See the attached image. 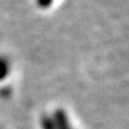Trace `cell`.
I'll list each match as a JSON object with an SVG mask.
<instances>
[{
  "label": "cell",
  "instance_id": "cell-1",
  "mask_svg": "<svg viewBox=\"0 0 129 129\" xmlns=\"http://www.w3.org/2000/svg\"><path fill=\"white\" fill-rule=\"evenodd\" d=\"M53 120L55 124V129H70L68 120H67V117L63 112H56L55 119H53Z\"/></svg>",
  "mask_w": 129,
  "mask_h": 129
},
{
  "label": "cell",
  "instance_id": "cell-2",
  "mask_svg": "<svg viewBox=\"0 0 129 129\" xmlns=\"http://www.w3.org/2000/svg\"><path fill=\"white\" fill-rule=\"evenodd\" d=\"M8 70H9V65H8V61L3 58H0V80L4 79L8 74Z\"/></svg>",
  "mask_w": 129,
  "mask_h": 129
},
{
  "label": "cell",
  "instance_id": "cell-3",
  "mask_svg": "<svg viewBox=\"0 0 129 129\" xmlns=\"http://www.w3.org/2000/svg\"><path fill=\"white\" fill-rule=\"evenodd\" d=\"M37 3L40 8H49L51 5L53 0H37Z\"/></svg>",
  "mask_w": 129,
  "mask_h": 129
}]
</instances>
